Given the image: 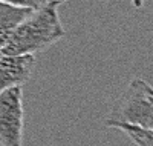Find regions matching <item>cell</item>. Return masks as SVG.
<instances>
[{"mask_svg": "<svg viewBox=\"0 0 153 146\" xmlns=\"http://www.w3.org/2000/svg\"><path fill=\"white\" fill-rule=\"evenodd\" d=\"M60 2L32 9L11 34L0 52L5 54H32L46 49L65 37V28L58 16Z\"/></svg>", "mask_w": 153, "mask_h": 146, "instance_id": "1", "label": "cell"}, {"mask_svg": "<svg viewBox=\"0 0 153 146\" xmlns=\"http://www.w3.org/2000/svg\"><path fill=\"white\" fill-rule=\"evenodd\" d=\"M130 125L153 132V86L143 78H133L115 102L106 126Z\"/></svg>", "mask_w": 153, "mask_h": 146, "instance_id": "2", "label": "cell"}, {"mask_svg": "<svg viewBox=\"0 0 153 146\" xmlns=\"http://www.w3.org/2000/svg\"><path fill=\"white\" fill-rule=\"evenodd\" d=\"M23 91L12 86L0 92V146H23Z\"/></svg>", "mask_w": 153, "mask_h": 146, "instance_id": "3", "label": "cell"}, {"mask_svg": "<svg viewBox=\"0 0 153 146\" xmlns=\"http://www.w3.org/2000/svg\"><path fill=\"white\" fill-rule=\"evenodd\" d=\"M35 56L32 54H5L0 52V92L25 85L32 74Z\"/></svg>", "mask_w": 153, "mask_h": 146, "instance_id": "4", "label": "cell"}, {"mask_svg": "<svg viewBox=\"0 0 153 146\" xmlns=\"http://www.w3.org/2000/svg\"><path fill=\"white\" fill-rule=\"evenodd\" d=\"M31 11L32 9L14 6V5H9V3L0 0V51H2V48L9 40V37L17 28V25Z\"/></svg>", "mask_w": 153, "mask_h": 146, "instance_id": "5", "label": "cell"}, {"mask_svg": "<svg viewBox=\"0 0 153 146\" xmlns=\"http://www.w3.org/2000/svg\"><path fill=\"white\" fill-rule=\"evenodd\" d=\"M115 129H121L136 146H153V132L135 128L130 125H118Z\"/></svg>", "mask_w": 153, "mask_h": 146, "instance_id": "6", "label": "cell"}, {"mask_svg": "<svg viewBox=\"0 0 153 146\" xmlns=\"http://www.w3.org/2000/svg\"><path fill=\"white\" fill-rule=\"evenodd\" d=\"M2 2H6L14 6H20V8H28V9H38V8H43L49 3H52V2L63 3L61 0H2Z\"/></svg>", "mask_w": 153, "mask_h": 146, "instance_id": "7", "label": "cell"}, {"mask_svg": "<svg viewBox=\"0 0 153 146\" xmlns=\"http://www.w3.org/2000/svg\"><path fill=\"white\" fill-rule=\"evenodd\" d=\"M130 3L133 5V8H136V9H139L143 5H144V0H130Z\"/></svg>", "mask_w": 153, "mask_h": 146, "instance_id": "8", "label": "cell"}, {"mask_svg": "<svg viewBox=\"0 0 153 146\" xmlns=\"http://www.w3.org/2000/svg\"><path fill=\"white\" fill-rule=\"evenodd\" d=\"M61 2H66V0H61Z\"/></svg>", "mask_w": 153, "mask_h": 146, "instance_id": "9", "label": "cell"}]
</instances>
